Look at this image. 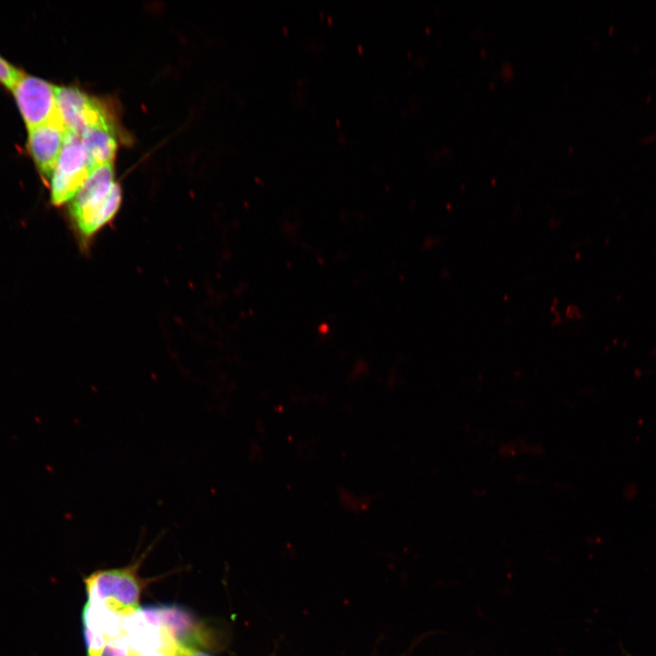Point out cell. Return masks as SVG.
Listing matches in <instances>:
<instances>
[{
    "label": "cell",
    "mask_w": 656,
    "mask_h": 656,
    "mask_svg": "<svg viewBox=\"0 0 656 656\" xmlns=\"http://www.w3.org/2000/svg\"><path fill=\"white\" fill-rule=\"evenodd\" d=\"M129 649L130 646L124 635L108 641L100 656H128Z\"/></svg>",
    "instance_id": "30bf717a"
},
{
    "label": "cell",
    "mask_w": 656,
    "mask_h": 656,
    "mask_svg": "<svg viewBox=\"0 0 656 656\" xmlns=\"http://www.w3.org/2000/svg\"><path fill=\"white\" fill-rule=\"evenodd\" d=\"M79 135L94 169L112 163L118 145L114 128L91 127Z\"/></svg>",
    "instance_id": "ba28073f"
},
{
    "label": "cell",
    "mask_w": 656,
    "mask_h": 656,
    "mask_svg": "<svg viewBox=\"0 0 656 656\" xmlns=\"http://www.w3.org/2000/svg\"><path fill=\"white\" fill-rule=\"evenodd\" d=\"M94 169L79 134L67 131L51 176V197L56 205L73 199Z\"/></svg>",
    "instance_id": "3957f363"
},
{
    "label": "cell",
    "mask_w": 656,
    "mask_h": 656,
    "mask_svg": "<svg viewBox=\"0 0 656 656\" xmlns=\"http://www.w3.org/2000/svg\"><path fill=\"white\" fill-rule=\"evenodd\" d=\"M638 495V487L635 483H628L622 491V496L627 500L634 499Z\"/></svg>",
    "instance_id": "7c38bea8"
},
{
    "label": "cell",
    "mask_w": 656,
    "mask_h": 656,
    "mask_svg": "<svg viewBox=\"0 0 656 656\" xmlns=\"http://www.w3.org/2000/svg\"><path fill=\"white\" fill-rule=\"evenodd\" d=\"M87 600L120 616L139 610L140 584L134 567L98 570L85 579Z\"/></svg>",
    "instance_id": "7a4b0ae2"
},
{
    "label": "cell",
    "mask_w": 656,
    "mask_h": 656,
    "mask_svg": "<svg viewBox=\"0 0 656 656\" xmlns=\"http://www.w3.org/2000/svg\"><path fill=\"white\" fill-rule=\"evenodd\" d=\"M163 654L165 656H211L206 652L181 643L176 638L168 644L163 651Z\"/></svg>",
    "instance_id": "9c48e42d"
},
{
    "label": "cell",
    "mask_w": 656,
    "mask_h": 656,
    "mask_svg": "<svg viewBox=\"0 0 656 656\" xmlns=\"http://www.w3.org/2000/svg\"><path fill=\"white\" fill-rule=\"evenodd\" d=\"M128 656H165L158 651H139L132 648L129 649Z\"/></svg>",
    "instance_id": "4fadbf2b"
},
{
    "label": "cell",
    "mask_w": 656,
    "mask_h": 656,
    "mask_svg": "<svg viewBox=\"0 0 656 656\" xmlns=\"http://www.w3.org/2000/svg\"><path fill=\"white\" fill-rule=\"evenodd\" d=\"M56 111L67 131L80 134L91 127L115 128L102 103L77 87H57Z\"/></svg>",
    "instance_id": "277c9868"
},
{
    "label": "cell",
    "mask_w": 656,
    "mask_h": 656,
    "mask_svg": "<svg viewBox=\"0 0 656 656\" xmlns=\"http://www.w3.org/2000/svg\"><path fill=\"white\" fill-rule=\"evenodd\" d=\"M23 73L12 67L0 56V82L12 89Z\"/></svg>",
    "instance_id": "8fae6325"
},
{
    "label": "cell",
    "mask_w": 656,
    "mask_h": 656,
    "mask_svg": "<svg viewBox=\"0 0 656 656\" xmlns=\"http://www.w3.org/2000/svg\"><path fill=\"white\" fill-rule=\"evenodd\" d=\"M84 636L88 656H100L110 640L124 636V618L88 601L83 610Z\"/></svg>",
    "instance_id": "8992f818"
},
{
    "label": "cell",
    "mask_w": 656,
    "mask_h": 656,
    "mask_svg": "<svg viewBox=\"0 0 656 656\" xmlns=\"http://www.w3.org/2000/svg\"><path fill=\"white\" fill-rule=\"evenodd\" d=\"M67 132L58 116L29 129V151L38 169L46 178H50L53 174Z\"/></svg>",
    "instance_id": "52a82bcc"
},
{
    "label": "cell",
    "mask_w": 656,
    "mask_h": 656,
    "mask_svg": "<svg viewBox=\"0 0 656 656\" xmlns=\"http://www.w3.org/2000/svg\"><path fill=\"white\" fill-rule=\"evenodd\" d=\"M121 202L120 187L114 181L112 163L95 168L73 198L71 211L86 236L97 232L117 213Z\"/></svg>",
    "instance_id": "6da1fadb"
},
{
    "label": "cell",
    "mask_w": 656,
    "mask_h": 656,
    "mask_svg": "<svg viewBox=\"0 0 656 656\" xmlns=\"http://www.w3.org/2000/svg\"><path fill=\"white\" fill-rule=\"evenodd\" d=\"M28 129L56 118V87L36 77L22 75L12 88Z\"/></svg>",
    "instance_id": "5b68a950"
}]
</instances>
